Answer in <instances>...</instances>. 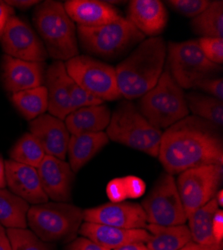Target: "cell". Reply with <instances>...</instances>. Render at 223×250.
<instances>
[{
  "instance_id": "cell-19",
  "label": "cell",
  "mask_w": 223,
  "mask_h": 250,
  "mask_svg": "<svg viewBox=\"0 0 223 250\" xmlns=\"http://www.w3.org/2000/svg\"><path fill=\"white\" fill-rule=\"evenodd\" d=\"M63 6L77 26L98 27L122 18L111 4L99 0H67Z\"/></svg>"
},
{
  "instance_id": "cell-18",
  "label": "cell",
  "mask_w": 223,
  "mask_h": 250,
  "mask_svg": "<svg viewBox=\"0 0 223 250\" xmlns=\"http://www.w3.org/2000/svg\"><path fill=\"white\" fill-rule=\"evenodd\" d=\"M78 233L110 250L129 243H146L150 238L146 229H125L85 221L81 224Z\"/></svg>"
},
{
  "instance_id": "cell-8",
  "label": "cell",
  "mask_w": 223,
  "mask_h": 250,
  "mask_svg": "<svg viewBox=\"0 0 223 250\" xmlns=\"http://www.w3.org/2000/svg\"><path fill=\"white\" fill-rule=\"evenodd\" d=\"M166 49V69L182 89L194 88L198 81L211 78L222 69L204 56L197 40L169 42Z\"/></svg>"
},
{
  "instance_id": "cell-43",
  "label": "cell",
  "mask_w": 223,
  "mask_h": 250,
  "mask_svg": "<svg viewBox=\"0 0 223 250\" xmlns=\"http://www.w3.org/2000/svg\"><path fill=\"white\" fill-rule=\"evenodd\" d=\"M222 246H204V245H200L197 244L193 241L185 245L184 247H182L179 250H221Z\"/></svg>"
},
{
  "instance_id": "cell-26",
  "label": "cell",
  "mask_w": 223,
  "mask_h": 250,
  "mask_svg": "<svg viewBox=\"0 0 223 250\" xmlns=\"http://www.w3.org/2000/svg\"><path fill=\"white\" fill-rule=\"evenodd\" d=\"M30 205L13 194L0 188V225L5 228H27V212Z\"/></svg>"
},
{
  "instance_id": "cell-9",
  "label": "cell",
  "mask_w": 223,
  "mask_h": 250,
  "mask_svg": "<svg viewBox=\"0 0 223 250\" xmlns=\"http://www.w3.org/2000/svg\"><path fill=\"white\" fill-rule=\"evenodd\" d=\"M67 74L88 93L104 101L121 97L115 67L88 55H77L64 62Z\"/></svg>"
},
{
  "instance_id": "cell-44",
  "label": "cell",
  "mask_w": 223,
  "mask_h": 250,
  "mask_svg": "<svg viewBox=\"0 0 223 250\" xmlns=\"http://www.w3.org/2000/svg\"><path fill=\"white\" fill-rule=\"evenodd\" d=\"M113 250H149V249L145 243H141V242L137 243L136 242V243H129V244L123 245V246L118 247Z\"/></svg>"
},
{
  "instance_id": "cell-36",
  "label": "cell",
  "mask_w": 223,
  "mask_h": 250,
  "mask_svg": "<svg viewBox=\"0 0 223 250\" xmlns=\"http://www.w3.org/2000/svg\"><path fill=\"white\" fill-rule=\"evenodd\" d=\"M123 182L127 197L137 198L144 194L146 185L141 178L136 176H127L123 177Z\"/></svg>"
},
{
  "instance_id": "cell-20",
  "label": "cell",
  "mask_w": 223,
  "mask_h": 250,
  "mask_svg": "<svg viewBox=\"0 0 223 250\" xmlns=\"http://www.w3.org/2000/svg\"><path fill=\"white\" fill-rule=\"evenodd\" d=\"M67 71L64 62L54 60L46 68L44 86L47 90L49 114L64 120L72 111L67 86Z\"/></svg>"
},
{
  "instance_id": "cell-46",
  "label": "cell",
  "mask_w": 223,
  "mask_h": 250,
  "mask_svg": "<svg viewBox=\"0 0 223 250\" xmlns=\"http://www.w3.org/2000/svg\"><path fill=\"white\" fill-rule=\"evenodd\" d=\"M214 199L216 200L218 206H222L223 205V190L222 189H219L217 191V193L214 196Z\"/></svg>"
},
{
  "instance_id": "cell-6",
  "label": "cell",
  "mask_w": 223,
  "mask_h": 250,
  "mask_svg": "<svg viewBox=\"0 0 223 250\" xmlns=\"http://www.w3.org/2000/svg\"><path fill=\"white\" fill-rule=\"evenodd\" d=\"M138 109L160 130L170 127L189 115L185 93L166 68L156 85L141 97Z\"/></svg>"
},
{
  "instance_id": "cell-39",
  "label": "cell",
  "mask_w": 223,
  "mask_h": 250,
  "mask_svg": "<svg viewBox=\"0 0 223 250\" xmlns=\"http://www.w3.org/2000/svg\"><path fill=\"white\" fill-rule=\"evenodd\" d=\"M212 233L214 240L218 244H222L223 240V211L218 209L214 214L212 221Z\"/></svg>"
},
{
  "instance_id": "cell-32",
  "label": "cell",
  "mask_w": 223,
  "mask_h": 250,
  "mask_svg": "<svg viewBox=\"0 0 223 250\" xmlns=\"http://www.w3.org/2000/svg\"><path fill=\"white\" fill-rule=\"evenodd\" d=\"M67 86L73 110L81 107L99 105V104L104 103L102 100L98 99L97 97L93 96L82 87L79 86L69 75L67 77Z\"/></svg>"
},
{
  "instance_id": "cell-5",
  "label": "cell",
  "mask_w": 223,
  "mask_h": 250,
  "mask_svg": "<svg viewBox=\"0 0 223 250\" xmlns=\"http://www.w3.org/2000/svg\"><path fill=\"white\" fill-rule=\"evenodd\" d=\"M83 221V210L68 202L32 205L27 212V226L44 242H70Z\"/></svg>"
},
{
  "instance_id": "cell-34",
  "label": "cell",
  "mask_w": 223,
  "mask_h": 250,
  "mask_svg": "<svg viewBox=\"0 0 223 250\" xmlns=\"http://www.w3.org/2000/svg\"><path fill=\"white\" fill-rule=\"evenodd\" d=\"M198 44L204 56L214 64L221 65L223 62V38L200 37Z\"/></svg>"
},
{
  "instance_id": "cell-25",
  "label": "cell",
  "mask_w": 223,
  "mask_h": 250,
  "mask_svg": "<svg viewBox=\"0 0 223 250\" xmlns=\"http://www.w3.org/2000/svg\"><path fill=\"white\" fill-rule=\"evenodd\" d=\"M218 209L219 206L213 198L187 216L188 229L193 242L204 246H222L216 243L212 233V221Z\"/></svg>"
},
{
  "instance_id": "cell-31",
  "label": "cell",
  "mask_w": 223,
  "mask_h": 250,
  "mask_svg": "<svg viewBox=\"0 0 223 250\" xmlns=\"http://www.w3.org/2000/svg\"><path fill=\"white\" fill-rule=\"evenodd\" d=\"M11 250H51L49 246L27 228H6Z\"/></svg>"
},
{
  "instance_id": "cell-13",
  "label": "cell",
  "mask_w": 223,
  "mask_h": 250,
  "mask_svg": "<svg viewBox=\"0 0 223 250\" xmlns=\"http://www.w3.org/2000/svg\"><path fill=\"white\" fill-rule=\"evenodd\" d=\"M85 222L125 229H146L147 220L142 206L135 202H110L83 210Z\"/></svg>"
},
{
  "instance_id": "cell-42",
  "label": "cell",
  "mask_w": 223,
  "mask_h": 250,
  "mask_svg": "<svg viewBox=\"0 0 223 250\" xmlns=\"http://www.w3.org/2000/svg\"><path fill=\"white\" fill-rule=\"evenodd\" d=\"M0 250H11V245L7 236L6 228L2 225H0Z\"/></svg>"
},
{
  "instance_id": "cell-29",
  "label": "cell",
  "mask_w": 223,
  "mask_h": 250,
  "mask_svg": "<svg viewBox=\"0 0 223 250\" xmlns=\"http://www.w3.org/2000/svg\"><path fill=\"white\" fill-rule=\"evenodd\" d=\"M185 99L188 110L194 114L193 116L208 121L217 127H222L223 101L197 92L185 94Z\"/></svg>"
},
{
  "instance_id": "cell-16",
  "label": "cell",
  "mask_w": 223,
  "mask_h": 250,
  "mask_svg": "<svg viewBox=\"0 0 223 250\" xmlns=\"http://www.w3.org/2000/svg\"><path fill=\"white\" fill-rule=\"evenodd\" d=\"M29 131L41 145L46 155L65 160L70 133L64 120L44 113L29 122Z\"/></svg>"
},
{
  "instance_id": "cell-12",
  "label": "cell",
  "mask_w": 223,
  "mask_h": 250,
  "mask_svg": "<svg viewBox=\"0 0 223 250\" xmlns=\"http://www.w3.org/2000/svg\"><path fill=\"white\" fill-rule=\"evenodd\" d=\"M5 55L20 60L44 62L48 58L44 44L38 34L21 18H9L0 38Z\"/></svg>"
},
{
  "instance_id": "cell-4",
  "label": "cell",
  "mask_w": 223,
  "mask_h": 250,
  "mask_svg": "<svg viewBox=\"0 0 223 250\" xmlns=\"http://www.w3.org/2000/svg\"><path fill=\"white\" fill-rule=\"evenodd\" d=\"M162 132L129 100L119 103L106 128L109 139L153 157H158Z\"/></svg>"
},
{
  "instance_id": "cell-35",
  "label": "cell",
  "mask_w": 223,
  "mask_h": 250,
  "mask_svg": "<svg viewBox=\"0 0 223 250\" xmlns=\"http://www.w3.org/2000/svg\"><path fill=\"white\" fill-rule=\"evenodd\" d=\"M194 88L206 92L210 96L223 101V79L219 78H205L198 81Z\"/></svg>"
},
{
  "instance_id": "cell-40",
  "label": "cell",
  "mask_w": 223,
  "mask_h": 250,
  "mask_svg": "<svg viewBox=\"0 0 223 250\" xmlns=\"http://www.w3.org/2000/svg\"><path fill=\"white\" fill-rule=\"evenodd\" d=\"M15 15L14 9L5 1H0V38H1L4 27L11 16Z\"/></svg>"
},
{
  "instance_id": "cell-41",
  "label": "cell",
  "mask_w": 223,
  "mask_h": 250,
  "mask_svg": "<svg viewBox=\"0 0 223 250\" xmlns=\"http://www.w3.org/2000/svg\"><path fill=\"white\" fill-rule=\"evenodd\" d=\"M9 6H11L13 9L18 8L20 10H25L30 7L36 6L40 1L37 0H7L5 1Z\"/></svg>"
},
{
  "instance_id": "cell-1",
  "label": "cell",
  "mask_w": 223,
  "mask_h": 250,
  "mask_svg": "<svg viewBox=\"0 0 223 250\" xmlns=\"http://www.w3.org/2000/svg\"><path fill=\"white\" fill-rule=\"evenodd\" d=\"M158 158L171 175L201 165H222L223 145L217 126L188 115L162 132Z\"/></svg>"
},
{
  "instance_id": "cell-10",
  "label": "cell",
  "mask_w": 223,
  "mask_h": 250,
  "mask_svg": "<svg viewBox=\"0 0 223 250\" xmlns=\"http://www.w3.org/2000/svg\"><path fill=\"white\" fill-rule=\"evenodd\" d=\"M148 224L171 226L185 224L187 215L182 205L173 175L164 172L140 204Z\"/></svg>"
},
{
  "instance_id": "cell-14",
  "label": "cell",
  "mask_w": 223,
  "mask_h": 250,
  "mask_svg": "<svg viewBox=\"0 0 223 250\" xmlns=\"http://www.w3.org/2000/svg\"><path fill=\"white\" fill-rule=\"evenodd\" d=\"M44 62H31L3 55L1 80L4 89L10 94L44 85Z\"/></svg>"
},
{
  "instance_id": "cell-23",
  "label": "cell",
  "mask_w": 223,
  "mask_h": 250,
  "mask_svg": "<svg viewBox=\"0 0 223 250\" xmlns=\"http://www.w3.org/2000/svg\"><path fill=\"white\" fill-rule=\"evenodd\" d=\"M109 142L106 132L84 133L70 135L67 156L69 165L74 173H77Z\"/></svg>"
},
{
  "instance_id": "cell-28",
  "label": "cell",
  "mask_w": 223,
  "mask_h": 250,
  "mask_svg": "<svg viewBox=\"0 0 223 250\" xmlns=\"http://www.w3.org/2000/svg\"><path fill=\"white\" fill-rule=\"evenodd\" d=\"M192 30L200 37L223 38V1L215 0L191 21Z\"/></svg>"
},
{
  "instance_id": "cell-7",
  "label": "cell",
  "mask_w": 223,
  "mask_h": 250,
  "mask_svg": "<svg viewBox=\"0 0 223 250\" xmlns=\"http://www.w3.org/2000/svg\"><path fill=\"white\" fill-rule=\"evenodd\" d=\"M76 31L77 39L86 52L103 58L123 54L145 37L124 17L98 27L76 26Z\"/></svg>"
},
{
  "instance_id": "cell-27",
  "label": "cell",
  "mask_w": 223,
  "mask_h": 250,
  "mask_svg": "<svg viewBox=\"0 0 223 250\" xmlns=\"http://www.w3.org/2000/svg\"><path fill=\"white\" fill-rule=\"evenodd\" d=\"M10 98L17 111L29 121L44 114L48 108L47 90L44 85L13 93Z\"/></svg>"
},
{
  "instance_id": "cell-21",
  "label": "cell",
  "mask_w": 223,
  "mask_h": 250,
  "mask_svg": "<svg viewBox=\"0 0 223 250\" xmlns=\"http://www.w3.org/2000/svg\"><path fill=\"white\" fill-rule=\"evenodd\" d=\"M144 36H158L166 27L168 14L163 2L158 0H132L127 18Z\"/></svg>"
},
{
  "instance_id": "cell-3",
  "label": "cell",
  "mask_w": 223,
  "mask_h": 250,
  "mask_svg": "<svg viewBox=\"0 0 223 250\" xmlns=\"http://www.w3.org/2000/svg\"><path fill=\"white\" fill-rule=\"evenodd\" d=\"M32 19L48 56L66 62L79 55L76 25L61 2L46 0L38 3Z\"/></svg>"
},
{
  "instance_id": "cell-24",
  "label": "cell",
  "mask_w": 223,
  "mask_h": 250,
  "mask_svg": "<svg viewBox=\"0 0 223 250\" xmlns=\"http://www.w3.org/2000/svg\"><path fill=\"white\" fill-rule=\"evenodd\" d=\"M146 230L150 233V238L145 243L149 250H179L192 241L188 226L185 224H147Z\"/></svg>"
},
{
  "instance_id": "cell-37",
  "label": "cell",
  "mask_w": 223,
  "mask_h": 250,
  "mask_svg": "<svg viewBox=\"0 0 223 250\" xmlns=\"http://www.w3.org/2000/svg\"><path fill=\"white\" fill-rule=\"evenodd\" d=\"M106 193L111 202H121L127 198L123 178H115L111 180L106 187Z\"/></svg>"
},
{
  "instance_id": "cell-15",
  "label": "cell",
  "mask_w": 223,
  "mask_h": 250,
  "mask_svg": "<svg viewBox=\"0 0 223 250\" xmlns=\"http://www.w3.org/2000/svg\"><path fill=\"white\" fill-rule=\"evenodd\" d=\"M44 193L55 202H69L71 199L74 172L65 160L46 155L37 167Z\"/></svg>"
},
{
  "instance_id": "cell-33",
  "label": "cell",
  "mask_w": 223,
  "mask_h": 250,
  "mask_svg": "<svg viewBox=\"0 0 223 250\" xmlns=\"http://www.w3.org/2000/svg\"><path fill=\"white\" fill-rule=\"evenodd\" d=\"M210 2L209 0H168L166 1L168 6L175 12L192 19L203 12L209 6Z\"/></svg>"
},
{
  "instance_id": "cell-17",
  "label": "cell",
  "mask_w": 223,
  "mask_h": 250,
  "mask_svg": "<svg viewBox=\"0 0 223 250\" xmlns=\"http://www.w3.org/2000/svg\"><path fill=\"white\" fill-rule=\"evenodd\" d=\"M5 180L9 191L21 198L29 205L48 202L43 191L37 168L17 163L11 159L5 161Z\"/></svg>"
},
{
  "instance_id": "cell-22",
  "label": "cell",
  "mask_w": 223,
  "mask_h": 250,
  "mask_svg": "<svg viewBox=\"0 0 223 250\" xmlns=\"http://www.w3.org/2000/svg\"><path fill=\"white\" fill-rule=\"evenodd\" d=\"M111 112L104 103L73 110L65 119L70 135L104 131L110 122Z\"/></svg>"
},
{
  "instance_id": "cell-30",
  "label": "cell",
  "mask_w": 223,
  "mask_h": 250,
  "mask_svg": "<svg viewBox=\"0 0 223 250\" xmlns=\"http://www.w3.org/2000/svg\"><path fill=\"white\" fill-rule=\"evenodd\" d=\"M9 155L10 159L17 163L37 168L46 156V153L37 139L30 132H26L14 143Z\"/></svg>"
},
{
  "instance_id": "cell-2",
  "label": "cell",
  "mask_w": 223,
  "mask_h": 250,
  "mask_svg": "<svg viewBox=\"0 0 223 250\" xmlns=\"http://www.w3.org/2000/svg\"><path fill=\"white\" fill-rule=\"evenodd\" d=\"M166 43L161 36L149 37L115 67L117 86L126 100L142 97L153 88L164 70Z\"/></svg>"
},
{
  "instance_id": "cell-45",
  "label": "cell",
  "mask_w": 223,
  "mask_h": 250,
  "mask_svg": "<svg viewBox=\"0 0 223 250\" xmlns=\"http://www.w3.org/2000/svg\"><path fill=\"white\" fill-rule=\"evenodd\" d=\"M6 180H5V161L0 155V188H5Z\"/></svg>"
},
{
  "instance_id": "cell-38",
  "label": "cell",
  "mask_w": 223,
  "mask_h": 250,
  "mask_svg": "<svg viewBox=\"0 0 223 250\" xmlns=\"http://www.w3.org/2000/svg\"><path fill=\"white\" fill-rule=\"evenodd\" d=\"M65 250H110L101 246L94 241L80 236L71 240L65 247Z\"/></svg>"
},
{
  "instance_id": "cell-11",
  "label": "cell",
  "mask_w": 223,
  "mask_h": 250,
  "mask_svg": "<svg viewBox=\"0 0 223 250\" xmlns=\"http://www.w3.org/2000/svg\"><path fill=\"white\" fill-rule=\"evenodd\" d=\"M222 165H201L178 174L177 190L188 216L214 198L222 181Z\"/></svg>"
}]
</instances>
